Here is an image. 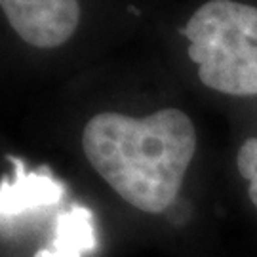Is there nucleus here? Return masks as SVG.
<instances>
[{
  "instance_id": "nucleus-1",
  "label": "nucleus",
  "mask_w": 257,
  "mask_h": 257,
  "mask_svg": "<svg viewBox=\"0 0 257 257\" xmlns=\"http://www.w3.org/2000/svg\"><path fill=\"white\" fill-rule=\"evenodd\" d=\"M88 162L128 204L160 213L175 202L196 153V132L179 109L145 118L120 112L95 114L82 132Z\"/></svg>"
},
{
  "instance_id": "nucleus-2",
  "label": "nucleus",
  "mask_w": 257,
  "mask_h": 257,
  "mask_svg": "<svg viewBox=\"0 0 257 257\" xmlns=\"http://www.w3.org/2000/svg\"><path fill=\"white\" fill-rule=\"evenodd\" d=\"M198 78L227 95H257V8L210 0L181 29Z\"/></svg>"
},
{
  "instance_id": "nucleus-3",
  "label": "nucleus",
  "mask_w": 257,
  "mask_h": 257,
  "mask_svg": "<svg viewBox=\"0 0 257 257\" xmlns=\"http://www.w3.org/2000/svg\"><path fill=\"white\" fill-rule=\"evenodd\" d=\"M0 8L19 38L37 48L65 44L80 21L78 0H0Z\"/></svg>"
},
{
  "instance_id": "nucleus-4",
  "label": "nucleus",
  "mask_w": 257,
  "mask_h": 257,
  "mask_svg": "<svg viewBox=\"0 0 257 257\" xmlns=\"http://www.w3.org/2000/svg\"><path fill=\"white\" fill-rule=\"evenodd\" d=\"M16 174L14 181L0 183V217H19L29 211L55 206L63 198L65 189L46 172H29L25 162L10 156Z\"/></svg>"
},
{
  "instance_id": "nucleus-5",
  "label": "nucleus",
  "mask_w": 257,
  "mask_h": 257,
  "mask_svg": "<svg viewBox=\"0 0 257 257\" xmlns=\"http://www.w3.org/2000/svg\"><path fill=\"white\" fill-rule=\"evenodd\" d=\"M95 248L93 219L88 208L73 206L55 219V236L48 249H40L35 257H82Z\"/></svg>"
},
{
  "instance_id": "nucleus-6",
  "label": "nucleus",
  "mask_w": 257,
  "mask_h": 257,
  "mask_svg": "<svg viewBox=\"0 0 257 257\" xmlns=\"http://www.w3.org/2000/svg\"><path fill=\"white\" fill-rule=\"evenodd\" d=\"M238 170L244 179H248L249 200L257 208V138H249L238 151Z\"/></svg>"
}]
</instances>
